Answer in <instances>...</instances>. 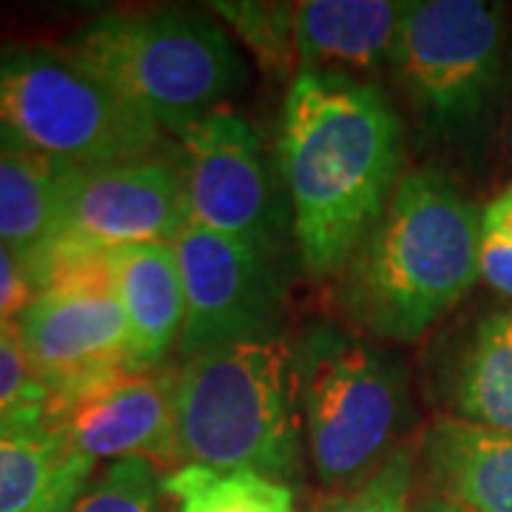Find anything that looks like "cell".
<instances>
[{"instance_id": "cell-4", "label": "cell", "mask_w": 512, "mask_h": 512, "mask_svg": "<svg viewBox=\"0 0 512 512\" xmlns=\"http://www.w3.org/2000/svg\"><path fill=\"white\" fill-rule=\"evenodd\" d=\"M57 49L177 137L225 109L248 80L220 23L183 9L109 12L74 29Z\"/></svg>"}, {"instance_id": "cell-19", "label": "cell", "mask_w": 512, "mask_h": 512, "mask_svg": "<svg viewBox=\"0 0 512 512\" xmlns=\"http://www.w3.org/2000/svg\"><path fill=\"white\" fill-rule=\"evenodd\" d=\"M171 512H296L293 487L251 470L183 464L165 473Z\"/></svg>"}, {"instance_id": "cell-1", "label": "cell", "mask_w": 512, "mask_h": 512, "mask_svg": "<svg viewBox=\"0 0 512 512\" xmlns=\"http://www.w3.org/2000/svg\"><path fill=\"white\" fill-rule=\"evenodd\" d=\"M276 154L299 262L316 279L336 276L402 183V114L373 80L299 69Z\"/></svg>"}, {"instance_id": "cell-20", "label": "cell", "mask_w": 512, "mask_h": 512, "mask_svg": "<svg viewBox=\"0 0 512 512\" xmlns=\"http://www.w3.org/2000/svg\"><path fill=\"white\" fill-rule=\"evenodd\" d=\"M66 512H171L165 473L146 458H120L94 470Z\"/></svg>"}, {"instance_id": "cell-17", "label": "cell", "mask_w": 512, "mask_h": 512, "mask_svg": "<svg viewBox=\"0 0 512 512\" xmlns=\"http://www.w3.org/2000/svg\"><path fill=\"white\" fill-rule=\"evenodd\" d=\"M74 165L0 148V242L23 268L66 231V185Z\"/></svg>"}, {"instance_id": "cell-7", "label": "cell", "mask_w": 512, "mask_h": 512, "mask_svg": "<svg viewBox=\"0 0 512 512\" xmlns=\"http://www.w3.org/2000/svg\"><path fill=\"white\" fill-rule=\"evenodd\" d=\"M507 9L484 0L407 3L390 72L421 128L447 146H476L507 83Z\"/></svg>"}, {"instance_id": "cell-24", "label": "cell", "mask_w": 512, "mask_h": 512, "mask_svg": "<svg viewBox=\"0 0 512 512\" xmlns=\"http://www.w3.org/2000/svg\"><path fill=\"white\" fill-rule=\"evenodd\" d=\"M52 399L37 382L15 319H0V419L20 407Z\"/></svg>"}, {"instance_id": "cell-11", "label": "cell", "mask_w": 512, "mask_h": 512, "mask_svg": "<svg viewBox=\"0 0 512 512\" xmlns=\"http://www.w3.org/2000/svg\"><path fill=\"white\" fill-rule=\"evenodd\" d=\"M183 171L171 154L74 165L66 185V231L100 248L174 245L188 228Z\"/></svg>"}, {"instance_id": "cell-29", "label": "cell", "mask_w": 512, "mask_h": 512, "mask_svg": "<svg viewBox=\"0 0 512 512\" xmlns=\"http://www.w3.org/2000/svg\"><path fill=\"white\" fill-rule=\"evenodd\" d=\"M504 94H507V123H510V143H512V43H510V55H507V83H504Z\"/></svg>"}, {"instance_id": "cell-21", "label": "cell", "mask_w": 512, "mask_h": 512, "mask_svg": "<svg viewBox=\"0 0 512 512\" xmlns=\"http://www.w3.org/2000/svg\"><path fill=\"white\" fill-rule=\"evenodd\" d=\"M211 9L220 15L237 37L254 52L262 72L271 77H296L299 57L293 43V3H211Z\"/></svg>"}, {"instance_id": "cell-15", "label": "cell", "mask_w": 512, "mask_h": 512, "mask_svg": "<svg viewBox=\"0 0 512 512\" xmlns=\"http://www.w3.org/2000/svg\"><path fill=\"white\" fill-rule=\"evenodd\" d=\"M114 291L131 336L134 370H157L180 348L185 288L171 245H128L111 251Z\"/></svg>"}, {"instance_id": "cell-5", "label": "cell", "mask_w": 512, "mask_h": 512, "mask_svg": "<svg viewBox=\"0 0 512 512\" xmlns=\"http://www.w3.org/2000/svg\"><path fill=\"white\" fill-rule=\"evenodd\" d=\"M299 413L316 476L348 487L376 470L413 424L407 373L365 333L311 322L291 345Z\"/></svg>"}, {"instance_id": "cell-8", "label": "cell", "mask_w": 512, "mask_h": 512, "mask_svg": "<svg viewBox=\"0 0 512 512\" xmlns=\"http://www.w3.org/2000/svg\"><path fill=\"white\" fill-rule=\"evenodd\" d=\"M177 163L191 225L271 256L293 239L279 154L242 114L211 111L183 131Z\"/></svg>"}, {"instance_id": "cell-25", "label": "cell", "mask_w": 512, "mask_h": 512, "mask_svg": "<svg viewBox=\"0 0 512 512\" xmlns=\"http://www.w3.org/2000/svg\"><path fill=\"white\" fill-rule=\"evenodd\" d=\"M35 299L32 279L9 245L0 242V319H18Z\"/></svg>"}, {"instance_id": "cell-16", "label": "cell", "mask_w": 512, "mask_h": 512, "mask_svg": "<svg viewBox=\"0 0 512 512\" xmlns=\"http://www.w3.org/2000/svg\"><path fill=\"white\" fill-rule=\"evenodd\" d=\"M421 458L441 495L461 507L512 512V433L444 416L427 427Z\"/></svg>"}, {"instance_id": "cell-23", "label": "cell", "mask_w": 512, "mask_h": 512, "mask_svg": "<svg viewBox=\"0 0 512 512\" xmlns=\"http://www.w3.org/2000/svg\"><path fill=\"white\" fill-rule=\"evenodd\" d=\"M416 453L410 444L396 447L365 478L322 495L313 512H410Z\"/></svg>"}, {"instance_id": "cell-10", "label": "cell", "mask_w": 512, "mask_h": 512, "mask_svg": "<svg viewBox=\"0 0 512 512\" xmlns=\"http://www.w3.org/2000/svg\"><path fill=\"white\" fill-rule=\"evenodd\" d=\"M15 322L37 382L55 404L134 370L117 291L37 293Z\"/></svg>"}, {"instance_id": "cell-3", "label": "cell", "mask_w": 512, "mask_h": 512, "mask_svg": "<svg viewBox=\"0 0 512 512\" xmlns=\"http://www.w3.org/2000/svg\"><path fill=\"white\" fill-rule=\"evenodd\" d=\"M302 433L288 342L222 345L177 367L183 464L251 470L293 487L302 476Z\"/></svg>"}, {"instance_id": "cell-26", "label": "cell", "mask_w": 512, "mask_h": 512, "mask_svg": "<svg viewBox=\"0 0 512 512\" xmlns=\"http://www.w3.org/2000/svg\"><path fill=\"white\" fill-rule=\"evenodd\" d=\"M481 276L493 291L512 296V248L481 239Z\"/></svg>"}, {"instance_id": "cell-6", "label": "cell", "mask_w": 512, "mask_h": 512, "mask_svg": "<svg viewBox=\"0 0 512 512\" xmlns=\"http://www.w3.org/2000/svg\"><path fill=\"white\" fill-rule=\"evenodd\" d=\"M160 146L163 131L146 111L57 46H0V148L89 168Z\"/></svg>"}, {"instance_id": "cell-12", "label": "cell", "mask_w": 512, "mask_h": 512, "mask_svg": "<svg viewBox=\"0 0 512 512\" xmlns=\"http://www.w3.org/2000/svg\"><path fill=\"white\" fill-rule=\"evenodd\" d=\"M55 407L74 447L94 464L146 458L168 473L183 467L177 439V367L131 370Z\"/></svg>"}, {"instance_id": "cell-22", "label": "cell", "mask_w": 512, "mask_h": 512, "mask_svg": "<svg viewBox=\"0 0 512 512\" xmlns=\"http://www.w3.org/2000/svg\"><path fill=\"white\" fill-rule=\"evenodd\" d=\"M37 293L114 291L111 251L89 239L63 231L26 265Z\"/></svg>"}, {"instance_id": "cell-9", "label": "cell", "mask_w": 512, "mask_h": 512, "mask_svg": "<svg viewBox=\"0 0 512 512\" xmlns=\"http://www.w3.org/2000/svg\"><path fill=\"white\" fill-rule=\"evenodd\" d=\"M171 248L185 288V325L177 348L183 359L222 345L279 339L285 282L276 256L191 222Z\"/></svg>"}, {"instance_id": "cell-27", "label": "cell", "mask_w": 512, "mask_h": 512, "mask_svg": "<svg viewBox=\"0 0 512 512\" xmlns=\"http://www.w3.org/2000/svg\"><path fill=\"white\" fill-rule=\"evenodd\" d=\"M481 239L512 248V183L481 211Z\"/></svg>"}, {"instance_id": "cell-13", "label": "cell", "mask_w": 512, "mask_h": 512, "mask_svg": "<svg viewBox=\"0 0 512 512\" xmlns=\"http://www.w3.org/2000/svg\"><path fill=\"white\" fill-rule=\"evenodd\" d=\"M94 470L52 399L0 419V512H66Z\"/></svg>"}, {"instance_id": "cell-14", "label": "cell", "mask_w": 512, "mask_h": 512, "mask_svg": "<svg viewBox=\"0 0 512 512\" xmlns=\"http://www.w3.org/2000/svg\"><path fill=\"white\" fill-rule=\"evenodd\" d=\"M407 3L396 0H305L293 3L299 69L373 77L390 72Z\"/></svg>"}, {"instance_id": "cell-28", "label": "cell", "mask_w": 512, "mask_h": 512, "mask_svg": "<svg viewBox=\"0 0 512 512\" xmlns=\"http://www.w3.org/2000/svg\"><path fill=\"white\" fill-rule=\"evenodd\" d=\"M416 512H470V510H467V507H461V504L453 501V498L436 493V495H430V498H427Z\"/></svg>"}, {"instance_id": "cell-2", "label": "cell", "mask_w": 512, "mask_h": 512, "mask_svg": "<svg viewBox=\"0 0 512 512\" xmlns=\"http://www.w3.org/2000/svg\"><path fill=\"white\" fill-rule=\"evenodd\" d=\"M481 276V211L441 168H410L336 274V299L382 342H416Z\"/></svg>"}, {"instance_id": "cell-18", "label": "cell", "mask_w": 512, "mask_h": 512, "mask_svg": "<svg viewBox=\"0 0 512 512\" xmlns=\"http://www.w3.org/2000/svg\"><path fill=\"white\" fill-rule=\"evenodd\" d=\"M453 419L512 433V308L478 319L447 373Z\"/></svg>"}]
</instances>
